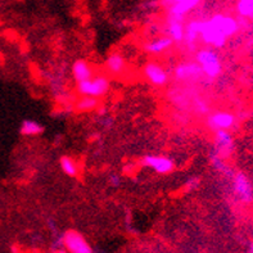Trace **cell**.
<instances>
[{
	"instance_id": "6da1fadb",
	"label": "cell",
	"mask_w": 253,
	"mask_h": 253,
	"mask_svg": "<svg viewBox=\"0 0 253 253\" xmlns=\"http://www.w3.org/2000/svg\"><path fill=\"white\" fill-rule=\"evenodd\" d=\"M239 31V22L228 14H213L201 22L199 40L209 48L221 49L230 38Z\"/></svg>"
},
{
	"instance_id": "7a4b0ae2",
	"label": "cell",
	"mask_w": 253,
	"mask_h": 253,
	"mask_svg": "<svg viewBox=\"0 0 253 253\" xmlns=\"http://www.w3.org/2000/svg\"><path fill=\"white\" fill-rule=\"evenodd\" d=\"M194 61L198 63L199 68L202 71L203 77L209 80H215L222 72V62L216 49L201 48L196 51Z\"/></svg>"
},
{
	"instance_id": "3957f363",
	"label": "cell",
	"mask_w": 253,
	"mask_h": 253,
	"mask_svg": "<svg viewBox=\"0 0 253 253\" xmlns=\"http://www.w3.org/2000/svg\"><path fill=\"white\" fill-rule=\"evenodd\" d=\"M111 90V80L104 74H95L91 79L76 84V91L79 95L93 96L102 99Z\"/></svg>"
},
{
	"instance_id": "277c9868",
	"label": "cell",
	"mask_w": 253,
	"mask_h": 253,
	"mask_svg": "<svg viewBox=\"0 0 253 253\" xmlns=\"http://www.w3.org/2000/svg\"><path fill=\"white\" fill-rule=\"evenodd\" d=\"M141 165L157 175H169L175 170V161L166 154H145L141 158Z\"/></svg>"
},
{
	"instance_id": "5b68a950",
	"label": "cell",
	"mask_w": 253,
	"mask_h": 253,
	"mask_svg": "<svg viewBox=\"0 0 253 253\" xmlns=\"http://www.w3.org/2000/svg\"><path fill=\"white\" fill-rule=\"evenodd\" d=\"M141 72L145 81L156 87L166 86L170 81V72L167 71L164 64L157 61H148L143 66Z\"/></svg>"
},
{
	"instance_id": "8992f818",
	"label": "cell",
	"mask_w": 253,
	"mask_h": 253,
	"mask_svg": "<svg viewBox=\"0 0 253 253\" xmlns=\"http://www.w3.org/2000/svg\"><path fill=\"white\" fill-rule=\"evenodd\" d=\"M231 179V190L234 193L241 202L252 203L253 202V184L248 175L239 171L234 172Z\"/></svg>"
},
{
	"instance_id": "52a82bcc",
	"label": "cell",
	"mask_w": 253,
	"mask_h": 253,
	"mask_svg": "<svg viewBox=\"0 0 253 253\" xmlns=\"http://www.w3.org/2000/svg\"><path fill=\"white\" fill-rule=\"evenodd\" d=\"M62 246L68 253H94L86 238L76 230H67L62 235Z\"/></svg>"
},
{
	"instance_id": "ba28073f",
	"label": "cell",
	"mask_w": 253,
	"mask_h": 253,
	"mask_svg": "<svg viewBox=\"0 0 253 253\" xmlns=\"http://www.w3.org/2000/svg\"><path fill=\"white\" fill-rule=\"evenodd\" d=\"M206 124H207V127L213 132L220 131V130L230 131L237 124V117L234 113L229 111H213L207 115Z\"/></svg>"
},
{
	"instance_id": "9c48e42d",
	"label": "cell",
	"mask_w": 253,
	"mask_h": 253,
	"mask_svg": "<svg viewBox=\"0 0 253 253\" xmlns=\"http://www.w3.org/2000/svg\"><path fill=\"white\" fill-rule=\"evenodd\" d=\"M235 148L234 138L231 135L230 131L228 130H220V131L215 132L213 136V152L212 154H215L217 157L226 160L233 154Z\"/></svg>"
},
{
	"instance_id": "30bf717a",
	"label": "cell",
	"mask_w": 253,
	"mask_h": 253,
	"mask_svg": "<svg viewBox=\"0 0 253 253\" xmlns=\"http://www.w3.org/2000/svg\"><path fill=\"white\" fill-rule=\"evenodd\" d=\"M173 77L181 83H198L203 74L196 61H185L176 64V67L173 68Z\"/></svg>"
},
{
	"instance_id": "8fae6325",
	"label": "cell",
	"mask_w": 253,
	"mask_h": 253,
	"mask_svg": "<svg viewBox=\"0 0 253 253\" xmlns=\"http://www.w3.org/2000/svg\"><path fill=\"white\" fill-rule=\"evenodd\" d=\"M202 0H164L169 9V17L184 19L190 12L196 9Z\"/></svg>"
},
{
	"instance_id": "7c38bea8",
	"label": "cell",
	"mask_w": 253,
	"mask_h": 253,
	"mask_svg": "<svg viewBox=\"0 0 253 253\" xmlns=\"http://www.w3.org/2000/svg\"><path fill=\"white\" fill-rule=\"evenodd\" d=\"M71 75L75 83L77 84L91 79L95 75V71H94L93 64L86 59H76L71 66Z\"/></svg>"
},
{
	"instance_id": "4fadbf2b",
	"label": "cell",
	"mask_w": 253,
	"mask_h": 253,
	"mask_svg": "<svg viewBox=\"0 0 253 253\" xmlns=\"http://www.w3.org/2000/svg\"><path fill=\"white\" fill-rule=\"evenodd\" d=\"M172 45L173 42L169 36H160V38H154L152 40H149V42H145L143 45V49L149 55L156 57V55H162L165 53H167Z\"/></svg>"
},
{
	"instance_id": "5bb4252c",
	"label": "cell",
	"mask_w": 253,
	"mask_h": 253,
	"mask_svg": "<svg viewBox=\"0 0 253 253\" xmlns=\"http://www.w3.org/2000/svg\"><path fill=\"white\" fill-rule=\"evenodd\" d=\"M127 63H126V58L124 57L122 53L120 51H112L109 53L108 57L104 61V68L109 75L112 76H120L125 72Z\"/></svg>"
},
{
	"instance_id": "9a60e30c",
	"label": "cell",
	"mask_w": 253,
	"mask_h": 253,
	"mask_svg": "<svg viewBox=\"0 0 253 253\" xmlns=\"http://www.w3.org/2000/svg\"><path fill=\"white\" fill-rule=\"evenodd\" d=\"M184 35H185L184 19L171 18V17H169L166 23V36H169L173 42H183Z\"/></svg>"
},
{
	"instance_id": "2e32d148",
	"label": "cell",
	"mask_w": 253,
	"mask_h": 253,
	"mask_svg": "<svg viewBox=\"0 0 253 253\" xmlns=\"http://www.w3.org/2000/svg\"><path fill=\"white\" fill-rule=\"evenodd\" d=\"M201 22L202 19H192L185 25V35L184 42L188 48H194L199 42V34H201Z\"/></svg>"
},
{
	"instance_id": "e0dca14e",
	"label": "cell",
	"mask_w": 253,
	"mask_h": 253,
	"mask_svg": "<svg viewBox=\"0 0 253 253\" xmlns=\"http://www.w3.org/2000/svg\"><path fill=\"white\" fill-rule=\"evenodd\" d=\"M44 132V126L36 120H23L19 125V134L25 138H35Z\"/></svg>"
},
{
	"instance_id": "ac0fdd59",
	"label": "cell",
	"mask_w": 253,
	"mask_h": 253,
	"mask_svg": "<svg viewBox=\"0 0 253 253\" xmlns=\"http://www.w3.org/2000/svg\"><path fill=\"white\" fill-rule=\"evenodd\" d=\"M59 169L68 177H77L80 173V167L77 161L67 154H63L59 158Z\"/></svg>"
},
{
	"instance_id": "d6986e66",
	"label": "cell",
	"mask_w": 253,
	"mask_h": 253,
	"mask_svg": "<svg viewBox=\"0 0 253 253\" xmlns=\"http://www.w3.org/2000/svg\"><path fill=\"white\" fill-rule=\"evenodd\" d=\"M100 107V99H96L93 96L80 95L75 103V109L80 113L94 112Z\"/></svg>"
},
{
	"instance_id": "ffe728a7",
	"label": "cell",
	"mask_w": 253,
	"mask_h": 253,
	"mask_svg": "<svg viewBox=\"0 0 253 253\" xmlns=\"http://www.w3.org/2000/svg\"><path fill=\"white\" fill-rule=\"evenodd\" d=\"M237 12L242 18L253 19V0H238Z\"/></svg>"
},
{
	"instance_id": "44dd1931",
	"label": "cell",
	"mask_w": 253,
	"mask_h": 253,
	"mask_svg": "<svg viewBox=\"0 0 253 253\" xmlns=\"http://www.w3.org/2000/svg\"><path fill=\"white\" fill-rule=\"evenodd\" d=\"M108 183L109 185L113 186V188H117V186H120V184H121V177H120V175H117V173H111L108 176Z\"/></svg>"
},
{
	"instance_id": "7402d4cb",
	"label": "cell",
	"mask_w": 253,
	"mask_h": 253,
	"mask_svg": "<svg viewBox=\"0 0 253 253\" xmlns=\"http://www.w3.org/2000/svg\"><path fill=\"white\" fill-rule=\"evenodd\" d=\"M199 183H201V181H199L198 177H190V179L186 181V188H188V190H194L198 188Z\"/></svg>"
},
{
	"instance_id": "603a6c76",
	"label": "cell",
	"mask_w": 253,
	"mask_h": 253,
	"mask_svg": "<svg viewBox=\"0 0 253 253\" xmlns=\"http://www.w3.org/2000/svg\"><path fill=\"white\" fill-rule=\"evenodd\" d=\"M50 253H68V252H67V251H66V250H64V248L61 246V247H55L54 250L51 251Z\"/></svg>"
},
{
	"instance_id": "cb8c5ba5",
	"label": "cell",
	"mask_w": 253,
	"mask_h": 253,
	"mask_svg": "<svg viewBox=\"0 0 253 253\" xmlns=\"http://www.w3.org/2000/svg\"><path fill=\"white\" fill-rule=\"evenodd\" d=\"M250 253H253V243L250 246Z\"/></svg>"
}]
</instances>
